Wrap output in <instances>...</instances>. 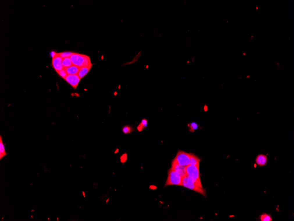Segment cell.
<instances>
[{
    "mask_svg": "<svg viewBox=\"0 0 294 221\" xmlns=\"http://www.w3.org/2000/svg\"><path fill=\"white\" fill-rule=\"evenodd\" d=\"M199 167L189 165L186 166L187 175L194 181L198 185L203 188L200 180Z\"/></svg>",
    "mask_w": 294,
    "mask_h": 221,
    "instance_id": "obj_1",
    "label": "cell"
},
{
    "mask_svg": "<svg viewBox=\"0 0 294 221\" xmlns=\"http://www.w3.org/2000/svg\"><path fill=\"white\" fill-rule=\"evenodd\" d=\"M181 186L185 187L186 188H188L189 190H192L196 192H198L206 197L205 190L198 185L194 181H193L188 176H185L182 178Z\"/></svg>",
    "mask_w": 294,
    "mask_h": 221,
    "instance_id": "obj_2",
    "label": "cell"
},
{
    "mask_svg": "<svg viewBox=\"0 0 294 221\" xmlns=\"http://www.w3.org/2000/svg\"><path fill=\"white\" fill-rule=\"evenodd\" d=\"M182 177L170 168L168 171V177L165 187L168 185H182Z\"/></svg>",
    "mask_w": 294,
    "mask_h": 221,
    "instance_id": "obj_3",
    "label": "cell"
},
{
    "mask_svg": "<svg viewBox=\"0 0 294 221\" xmlns=\"http://www.w3.org/2000/svg\"><path fill=\"white\" fill-rule=\"evenodd\" d=\"M174 160L181 166H187L190 164V153L178 150Z\"/></svg>",
    "mask_w": 294,
    "mask_h": 221,
    "instance_id": "obj_4",
    "label": "cell"
},
{
    "mask_svg": "<svg viewBox=\"0 0 294 221\" xmlns=\"http://www.w3.org/2000/svg\"><path fill=\"white\" fill-rule=\"evenodd\" d=\"M85 55L73 53L70 57L73 65L81 68L83 67Z\"/></svg>",
    "mask_w": 294,
    "mask_h": 221,
    "instance_id": "obj_5",
    "label": "cell"
},
{
    "mask_svg": "<svg viewBox=\"0 0 294 221\" xmlns=\"http://www.w3.org/2000/svg\"><path fill=\"white\" fill-rule=\"evenodd\" d=\"M63 59L56 53L52 59V65L56 72H58L64 68L62 64Z\"/></svg>",
    "mask_w": 294,
    "mask_h": 221,
    "instance_id": "obj_6",
    "label": "cell"
},
{
    "mask_svg": "<svg viewBox=\"0 0 294 221\" xmlns=\"http://www.w3.org/2000/svg\"><path fill=\"white\" fill-rule=\"evenodd\" d=\"M171 168L174 169L175 171L180 174L182 178L185 176H187L186 171V166H181L174 159L172 161Z\"/></svg>",
    "mask_w": 294,
    "mask_h": 221,
    "instance_id": "obj_7",
    "label": "cell"
},
{
    "mask_svg": "<svg viewBox=\"0 0 294 221\" xmlns=\"http://www.w3.org/2000/svg\"><path fill=\"white\" fill-rule=\"evenodd\" d=\"M65 80L75 89L77 88L79 83L81 79L78 74L68 75Z\"/></svg>",
    "mask_w": 294,
    "mask_h": 221,
    "instance_id": "obj_8",
    "label": "cell"
},
{
    "mask_svg": "<svg viewBox=\"0 0 294 221\" xmlns=\"http://www.w3.org/2000/svg\"><path fill=\"white\" fill-rule=\"evenodd\" d=\"M256 162L257 165L261 166H265L267 162V158L264 155H259L256 159Z\"/></svg>",
    "mask_w": 294,
    "mask_h": 221,
    "instance_id": "obj_9",
    "label": "cell"
},
{
    "mask_svg": "<svg viewBox=\"0 0 294 221\" xmlns=\"http://www.w3.org/2000/svg\"><path fill=\"white\" fill-rule=\"evenodd\" d=\"M92 65H92H90V66H85V67H83L80 68L78 75L81 79L83 78L86 75H87L88 73L90 72L91 69Z\"/></svg>",
    "mask_w": 294,
    "mask_h": 221,
    "instance_id": "obj_10",
    "label": "cell"
},
{
    "mask_svg": "<svg viewBox=\"0 0 294 221\" xmlns=\"http://www.w3.org/2000/svg\"><path fill=\"white\" fill-rule=\"evenodd\" d=\"M65 69L68 75H75L78 74L80 68L75 66V65H72L70 67L65 68Z\"/></svg>",
    "mask_w": 294,
    "mask_h": 221,
    "instance_id": "obj_11",
    "label": "cell"
},
{
    "mask_svg": "<svg viewBox=\"0 0 294 221\" xmlns=\"http://www.w3.org/2000/svg\"><path fill=\"white\" fill-rule=\"evenodd\" d=\"M200 159L193 154H190V165L193 166H197L199 167Z\"/></svg>",
    "mask_w": 294,
    "mask_h": 221,
    "instance_id": "obj_12",
    "label": "cell"
},
{
    "mask_svg": "<svg viewBox=\"0 0 294 221\" xmlns=\"http://www.w3.org/2000/svg\"><path fill=\"white\" fill-rule=\"evenodd\" d=\"M7 155V153L5 150V145L2 141V136H0V159L1 160L5 156Z\"/></svg>",
    "mask_w": 294,
    "mask_h": 221,
    "instance_id": "obj_13",
    "label": "cell"
},
{
    "mask_svg": "<svg viewBox=\"0 0 294 221\" xmlns=\"http://www.w3.org/2000/svg\"><path fill=\"white\" fill-rule=\"evenodd\" d=\"M147 125H148V121L146 119H144L141 121L140 123L139 124L138 126L137 127V129L139 131H143L144 129H145Z\"/></svg>",
    "mask_w": 294,
    "mask_h": 221,
    "instance_id": "obj_14",
    "label": "cell"
},
{
    "mask_svg": "<svg viewBox=\"0 0 294 221\" xmlns=\"http://www.w3.org/2000/svg\"><path fill=\"white\" fill-rule=\"evenodd\" d=\"M62 64L64 68H68L73 65L70 57L63 59Z\"/></svg>",
    "mask_w": 294,
    "mask_h": 221,
    "instance_id": "obj_15",
    "label": "cell"
},
{
    "mask_svg": "<svg viewBox=\"0 0 294 221\" xmlns=\"http://www.w3.org/2000/svg\"><path fill=\"white\" fill-rule=\"evenodd\" d=\"M260 220L261 221H272V218L271 216L270 215L266 214V213L262 214V215L260 216Z\"/></svg>",
    "mask_w": 294,
    "mask_h": 221,
    "instance_id": "obj_16",
    "label": "cell"
},
{
    "mask_svg": "<svg viewBox=\"0 0 294 221\" xmlns=\"http://www.w3.org/2000/svg\"><path fill=\"white\" fill-rule=\"evenodd\" d=\"M73 54V53L72 52H64L58 53V55L62 59H64V58H67V57H70Z\"/></svg>",
    "mask_w": 294,
    "mask_h": 221,
    "instance_id": "obj_17",
    "label": "cell"
},
{
    "mask_svg": "<svg viewBox=\"0 0 294 221\" xmlns=\"http://www.w3.org/2000/svg\"><path fill=\"white\" fill-rule=\"evenodd\" d=\"M133 130V128L129 125H126L122 128V131L124 134H129Z\"/></svg>",
    "mask_w": 294,
    "mask_h": 221,
    "instance_id": "obj_18",
    "label": "cell"
},
{
    "mask_svg": "<svg viewBox=\"0 0 294 221\" xmlns=\"http://www.w3.org/2000/svg\"><path fill=\"white\" fill-rule=\"evenodd\" d=\"M188 126L189 127V131L191 132H193L198 128V124L195 122L188 124Z\"/></svg>",
    "mask_w": 294,
    "mask_h": 221,
    "instance_id": "obj_19",
    "label": "cell"
},
{
    "mask_svg": "<svg viewBox=\"0 0 294 221\" xmlns=\"http://www.w3.org/2000/svg\"><path fill=\"white\" fill-rule=\"evenodd\" d=\"M58 74L62 77V78H63V79H65L66 77L68 75V74L67 73L66 71V69H65V68H63L62 70H60L59 72H57Z\"/></svg>",
    "mask_w": 294,
    "mask_h": 221,
    "instance_id": "obj_20",
    "label": "cell"
}]
</instances>
